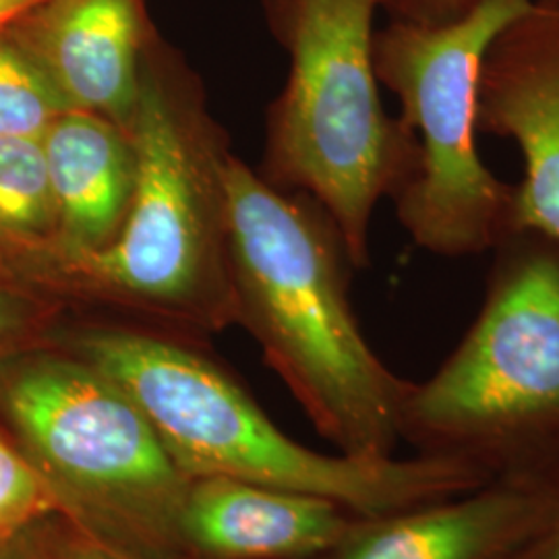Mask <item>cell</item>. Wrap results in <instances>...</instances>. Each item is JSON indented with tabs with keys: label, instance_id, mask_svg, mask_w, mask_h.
Instances as JSON below:
<instances>
[{
	"label": "cell",
	"instance_id": "obj_21",
	"mask_svg": "<svg viewBox=\"0 0 559 559\" xmlns=\"http://www.w3.org/2000/svg\"><path fill=\"white\" fill-rule=\"evenodd\" d=\"M73 526V524H71ZM62 559H117L112 556H108L106 551H102L100 547L92 545L90 540L83 539L80 533L73 528V537L67 545V551H64V558Z\"/></svg>",
	"mask_w": 559,
	"mask_h": 559
},
{
	"label": "cell",
	"instance_id": "obj_20",
	"mask_svg": "<svg viewBox=\"0 0 559 559\" xmlns=\"http://www.w3.org/2000/svg\"><path fill=\"white\" fill-rule=\"evenodd\" d=\"M520 559H559V514Z\"/></svg>",
	"mask_w": 559,
	"mask_h": 559
},
{
	"label": "cell",
	"instance_id": "obj_16",
	"mask_svg": "<svg viewBox=\"0 0 559 559\" xmlns=\"http://www.w3.org/2000/svg\"><path fill=\"white\" fill-rule=\"evenodd\" d=\"M52 512L46 485L0 427V539Z\"/></svg>",
	"mask_w": 559,
	"mask_h": 559
},
{
	"label": "cell",
	"instance_id": "obj_2",
	"mask_svg": "<svg viewBox=\"0 0 559 559\" xmlns=\"http://www.w3.org/2000/svg\"><path fill=\"white\" fill-rule=\"evenodd\" d=\"M221 173L237 323L323 440L353 459H392L413 381L396 376L360 330L348 299L353 263L334 222L228 150Z\"/></svg>",
	"mask_w": 559,
	"mask_h": 559
},
{
	"label": "cell",
	"instance_id": "obj_13",
	"mask_svg": "<svg viewBox=\"0 0 559 559\" xmlns=\"http://www.w3.org/2000/svg\"><path fill=\"white\" fill-rule=\"evenodd\" d=\"M55 200L41 141L0 140V242L21 253L52 245Z\"/></svg>",
	"mask_w": 559,
	"mask_h": 559
},
{
	"label": "cell",
	"instance_id": "obj_10",
	"mask_svg": "<svg viewBox=\"0 0 559 559\" xmlns=\"http://www.w3.org/2000/svg\"><path fill=\"white\" fill-rule=\"evenodd\" d=\"M9 36L40 64L71 110L129 129L154 40L143 0H48Z\"/></svg>",
	"mask_w": 559,
	"mask_h": 559
},
{
	"label": "cell",
	"instance_id": "obj_11",
	"mask_svg": "<svg viewBox=\"0 0 559 559\" xmlns=\"http://www.w3.org/2000/svg\"><path fill=\"white\" fill-rule=\"evenodd\" d=\"M359 512L299 491L230 477H191L185 526L201 559H311Z\"/></svg>",
	"mask_w": 559,
	"mask_h": 559
},
{
	"label": "cell",
	"instance_id": "obj_19",
	"mask_svg": "<svg viewBox=\"0 0 559 559\" xmlns=\"http://www.w3.org/2000/svg\"><path fill=\"white\" fill-rule=\"evenodd\" d=\"M48 0H0V38Z\"/></svg>",
	"mask_w": 559,
	"mask_h": 559
},
{
	"label": "cell",
	"instance_id": "obj_9",
	"mask_svg": "<svg viewBox=\"0 0 559 559\" xmlns=\"http://www.w3.org/2000/svg\"><path fill=\"white\" fill-rule=\"evenodd\" d=\"M559 514V480H489L473 491L360 514L311 559H520Z\"/></svg>",
	"mask_w": 559,
	"mask_h": 559
},
{
	"label": "cell",
	"instance_id": "obj_15",
	"mask_svg": "<svg viewBox=\"0 0 559 559\" xmlns=\"http://www.w3.org/2000/svg\"><path fill=\"white\" fill-rule=\"evenodd\" d=\"M67 318L57 300L0 274V360L50 344Z\"/></svg>",
	"mask_w": 559,
	"mask_h": 559
},
{
	"label": "cell",
	"instance_id": "obj_6",
	"mask_svg": "<svg viewBox=\"0 0 559 559\" xmlns=\"http://www.w3.org/2000/svg\"><path fill=\"white\" fill-rule=\"evenodd\" d=\"M290 73L270 120L267 164L334 222L348 260L369 263V226L419 168L413 131L383 110L373 62L381 0H278Z\"/></svg>",
	"mask_w": 559,
	"mask_h": 559
},
{
	"label": "cell",
	"instance_id": "obj_18",
	"mask_svg": "<svg viewBox=\"0 0 559 559\" xmlns=\"http://www.w3.org/2000/svg\"><path fill=\"white\" fill-rule=\"evenodd\" d=\"M487 0H381L392 20L417 25H448L466 17ZM540 4H559V0H531Z\"/></svg>",
	"mask_w": 559,
	"mask_h": 559
},
{
	"label": "cell",
	"instance_id": "obj_14",
	"mask_svg": "<svg viewBox=\"0 0 559 559\" xmlns=\"http://www.w3.org/2000/svg\"><path fill=\"white\" fill-rule=\"evenodd\" d=\"M67 110L40 64L9 34L0 38V140L41 141Z\"/></svg>",
	"mask_w": 559,
	"mask_h": 559
},
{
	"label": "cell",
	"instance_id": "obj_7",
	"mask_svg": "<svg viewBox=\"0 0 559 559\" xmlns=\"http://www.w3.org/2000/svg\"><path fill=\"white\" fill-rule=\"evenodd\" d=\"M531 0H487L448 25L390 21L376 32L378 80L396 94L419 168L399 193L402 228L445 260L493 251L514 235V182L498 179L477 150V90L485 50Z\"/></svg>",
	"mask_w": 559,
	"mask_h": 559
},
{
	"label": "cell",
	"instance_id": "obj_5",
	"mask_svg": "<svg viewBox=\"0 0 559 559\" xmlns=\"http://www.w3.org/2000/svg\"><path fill=\"white\" fill-rule=\"evenodd\" d=\"M0 427L83 539L117 559H201L185 526L189 477L87 360L55 344L0 360Z\"/></svg>",
	"mask_w": 559,
	"mask_h": 559
},
{
	"label": "cell",
	"instance_id": "obj_17",
	"mask_svg": "<svg viewBox=\"0 0 559 559\" xmlns=\"http://www.w3.org/2000/svg\"><path fill=\"white\" fill-rule=\"evenodd\" d=\"M71 537V522L52 512L0 539V559H62Z\"/></svg>",
	"mask_w": 559,
	"mask_h": 559
},
{
	"label": "cell",
	"instance_id": "obj_3",
	"mask_svg": "<svg viewBox=\"0 0 559 559\" xmlns=\"http://www.w3.org/2000/svg\"><path fill=\"white\" fill-rule=\"evenodd\" d=\"M50 344L78 355L131 396L191 477H230L385 514L489 483L471 466L415 454H323L284 433L198 342L120 321L71 316Z\"/></svg>",
	"mask_w": 559,
	"mask_h": 559
},
{
	"label": "cell",
	"instance_id": "obj_12",
	"mask_svg": "<svg viewBox=\"0 0 559 559\" xmlns=\"http://www.w3.org/2000/svg\"><path fill=\"white\" fill-rule=\"evenodd\" d=\"M55 200L50 247L29 253L100 251L119 237L129 214L138 154L131 133L85 110H67L41 138Z\"/></svg>",
	"mask_w": 559,
	"mask_h": 559
},
{
	"label": "cell",
	"instance_id": "obj_4",
	"mask_svg": "<svg viewBox=\"0 0 559 559\" xmlns=\"http://www.w3.org/2000/svg\"><path fill=\"white\" fill-rule=\"evenodd\" d=\"M400 438L489 480H559V242L493 249L479 316L440 369L413 381Z\"/></svg>",
	"mask_w": 559,
	"mask_h": 559
},
{
	"label": "cell",
	"instance_id": "obj_1",
	"mask_svg": "<svg viewBox=\"0 0 559 559\" xmlns=\"http://www.w3.org/2000/svg\"><path fill=\"white\" fill-rule=\"evenodd\" d=\"M138 182L119 237L100 251L27 253L7 274L69 316L120 321L185 340L237 323L222 156L191 83L150 41L127 129Z\"/></svg>",
	"mask_w": 559,
	"mask_h": 559
},
{
	"label": "cell",
	"instance_id": "obj_8",
	"mask_svg": "<svg viewBox=\"0 0 559 559\" xmlns=\"http://www.w3.org/2000/svg\"><path fill=\"white\" fill-rule=\"evenodd\" d=\"M477 131L520 147L524 177L514 182V233L559 242V4L533 2L485 50Z\"/></svg>",
	"mask_w": 559,
	"mask_h": 559
}]
</instances>
